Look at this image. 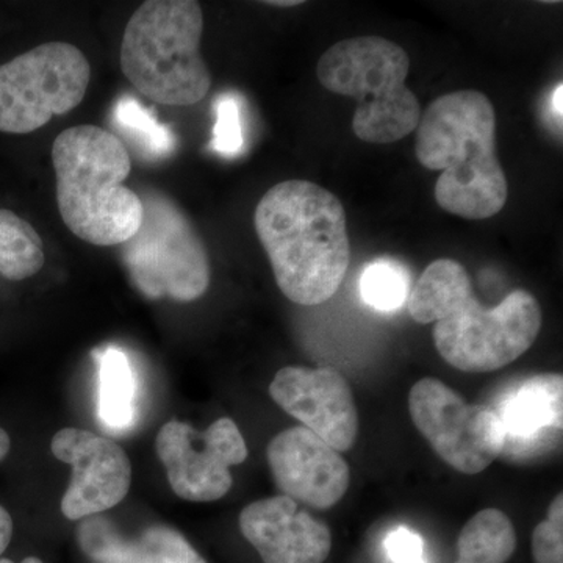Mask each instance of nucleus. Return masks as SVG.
<instances>
[{
    "instance_id": "nucleus-1",
    "label": "nucleus",
    "mask_w": 563,
    "mask_h": 563,
    "mask_svg": "<svg viewBox=\"0 0 563 563\" xmlns=\"http://www.w3.org/2000/svg\"><path fill=\"white\" fill-rule=\"evenodd\" d=\"M418 324H432L444 362L465 373H490L531 350L542 331V307L532 292L514 290L485 309L465 266L439 258L422 272L407 299Z\"/></svg>"
},
{
    "instance_id": "nucleus-2",
    "label": "nucleus",
    "mask_w": 563,
    "mask_h": 563,
    "mask_svg": "<svg viewBox=\"0 0 563 563\" xmlns=\"http://www.w3.org/2000/svg\"><path fill=\"white\" fill-rule=\"evenodd\" d=\"M255 232L277 287L299 306L329 301L351 262L346 211L333 192L309 180H285L255 207Z\"/></svg>"
},
{
    "instance_id": "nucleus-3",
    "label": "nucleus",
    "mask_w": 563,
    "mask_h": 563,
    "mask_svg": "<svg viewBox=\"0 0 563 563\" xmlns=\"http://www.w3.org/2000/svg\"><path fill=\"white\" fill-rule=\"evenodd\" d=\"M415 154L431 172H442L435 201L465 220H488L509 196L506 173L496 155V113L481 91L440 96L421 114Z\"/></svg>"
},
{
    "instance_id": "nucleus-4",
    "label": "nucleus",
    "mask_w": 563,
    "mask_h": 563,
    "mask_svg": "<svg viewBox=\"0 0 563 563\" xmlns=\"http://www.w3.org/2000/svg\"><path fill=\"white\" fill-rule=\"evenodd\" d=\"M57 202L70 232L95 246H121L139 231L143 203L125 187L132 161L114 133L76 125L52 144Z\"/></svg>"
},
{
    "instance_id": "nucleus-5",
    "label": "nucleus",
    "mask_w": 563,
    "mask_h": 563,
    "mask_svg": "<svg viewBox=\"0 0 563 563\" xmlns=\"http://www.w3.org/2000/svg\"><path fill=\"white\" fill-rule=\"evenodd\" d=\"M203 13L192 0L144 2L125 27L121 68L151 101L168 107L201 102L211 87L201 55Z\"/></svg>"
},
{
    "instance_id": "nucleus-6",
    "label": "nucleus",
    "mask_w": 563,
    "mask_h": 563,
    "mask_svg": "<svg viewBox=\"0 0 563 563\" xmlns=\"http://www.w3.org/2000/svg\"><path fill=\"white\" fill-rule=\"evenodd\" d=\"M410 58L399 44L358 36L333 44L318 62L325 90L357 101L352 131L358 140L390 144L417 131L420 102L407 88Z\"/></svg>"
},
{
    "instance_id": "nucleus-7",
    "label": "nucleus",
    "mask_w": 563,
    "mask_h": 563,
    "mask_svg": "<svg viewBox=\"0 0 563 563\" xmlns=\"http://www.w3.org/2000/svg\"><path fill=\"white\" fill-rule=\"evenodd\" d=\"M143 220L121 244L122 262L135 287L150 299L191 302L209 290L210 261L190 218L158 190L139 195Z\"/></svg>"
},
{
    "instance_id": "nucleus-8",
    "label": "nucleus",
    "mask_w": 563,
    "mask_h": 563,
    "mask_svg": "<svg viewBox=\"0 0 563 563\" xmlns=\"http://www.w3.org/2000/svg\"><path fill=\"white\" fill-rule=\"evenodd\" d=\"M91 66L79 47L46 43L0 65V132L24 135L79 107Z\"/></svg>"
},
{
    "instance_id": "nucleus-9",
    "label": "nucleus",
    "mask_w": 563,
    "mask_h": 563,
    "mask_svg": "<svg viewBox=\"0 0 563 563\" xmlns=\"http://www.w3.org/2000/svg\"><path fill=\"white\" fill-rule=\"evenodd\" d=\"M415 428L455 472L477 474L501 457L504 435L487 406L466 404L442 380L424 377L409 393Z\"/></svg>"
},
{
    "instance_id": "nucleus-10",
    "label": "nucleus",
    "mask_w": 563,
    "mask_h": 563,
    "mask_svg": "<svg viewBox=\"0 0 563 563\" xmlns=\"http://www.w3.org/2000/svg\"><path fill=\"white\" fill-rule=\"evenodd\" d=\"M158 459L174 493L185 501H218L232 487V466L247 459L243 433L231 418H220L207 431L169 421L155 440Z\"/></svg>"
},
{
    "instance_id": "nucleus-11",
    "label": "nucleus",
    "mask_w": 563,
    "mask_h": 563,
    "mask_svg": "<svg viewBox=\"0 0 563 563\" xmlns=\"http://www.w3.org/2000/svg\"><path fill=\"white\" fill-rule=\"evenodd\" d=\"M52 454L73 466L62 512L84 520L118 506L131 490L132 466L120 444L84 429L66 428L52 439Z\"/></svg>"
},
{
    "instance_id": "nucleus-12",
    "label": "nucleus",
    "mask_w": 563,
    "mask_h": 563,
    "mask_svg": "<svg viewBox=\"0 0 563 563\" xmlns=\"http://www.w3.org/2000/svg\"><path fill=\"white\" fill-rule=\"evenodd\" d=\"M269 396L336 453L354 446L357 406L350 384L336 369L285 366L269 384Z\"/></svg>"
},
{
    "instance_id": "nucleus-13",
    "label": "nucleus",
    "mask_w": 563,
    "mask_h": 563,
    "mask_svg": "<svg viewBox=\"0 0 563 563\" xmlns=\"http://www.w3.org/2000/svg\"><path fill=\"white\" fill-rule=\"evenodd\" d=\"M501 424V457L532 462L553 453L563 431V377L536 374L506 388L490 407Z\"/></svg>"
},
{
    "instance_id": "nucleus-14",
    "label": "nucleus",
    "mask_w": 563,
    "mask_h": 563,
    "mask_svg": "<svg viewBox=\"0 0 563 563\" xmlns=\"http://www.w3.org/2000/svg\"><path fill=\"white\" fill-rule=\"evenodd\" d=\"M266 455L277 488L292 501L328 510L350 488V465L342 454L302 426L277 433Z\"/></svg>"
},
{
    "instance_id": "nucleus-15",
    "label": "nucleus",
    "mask_w": 563,
    "mask_h": 563,
    "mask_svg": "<svg viewBox=\"0 0 563 563\" xmlns=\"http://www.w3.org/2000/svg\"><path fill=\"white\" fill-rule=\"evenodd\" d=\"M240 531L265 563H324L332 550L328 525L284 495L244 507Z\"/></svg>"
},
{
    "instance_id": "nucleus-16",
    "label": "nucleus",
    "mask_w": 563,
    "mask_h": 563,
    "mask_svg": "<svg viewBox=\"0 0 563 563\" xmlns=\"http://www.w3.org/2000/svg\"><path fill=\"white\" fill-rule=\"evenodd\" d=\"M99 415L111 431H128L136 418L139 384L131 361L124 351L109 346L98 355Z\"/></svg>"
},
{
    "instance_id": "nucleus-17",
    "label": "nucleus",
    "mask_w": 563,
    "mask_h": 563,
    "mask_svg": "<svg viewBox=\"0 0 563 563\" xmlns=\"http://www.w3.org/2000/svg\"><path fill=\"white\" fill-rule=\"evenodd\" d=\"M517 550V531L503 510L484 509L463 526L454 563H507Z\"/></svg>"
},
{
    "instance_id": "nucleus-18",
    "label": "nucleus",
    "mask_w": 563,
    "mask_h": 563,
    "mask_svg": "<svg viewBox=\"0 0 563 563\" xmlns=\"http://www.w3.org/2000/svg\"><path fill=\"white\" fill-rule=\"evenodd\" d=\"M98 563H207L180 532L152 526L133 540L121 539Z\"/></svg>"
},
{
    "instance_id": "nucleus-19",
    "label": "nucleus",
    "mask_w": 563,
    "mask_h": 563,
    "mask_svg": "<svg viewBox=\"0 0 563 563\" xmlns=\"http://www.w3.org/2000/svg\"><path fill=\"white\" fill-rule=\"evenodd\" d=\"M43 265L38 232L13 211L0 209V274L9 280H25L40 273Z\"/></svg>"
},
{
    "instance_id": "nucleus-20",
    "label": "nucleus",
    "mask_w": 563,
    "mask_h": 563,
    "mask_svg": "<svg viewBox=\"0 0 563 563\" xmlns=\"http://www.w3.org/2000/svg\"><path fill=\"white\" fill-rule=\"evenodd\" d=\"M114 125L135 141L144 155L165 158L176 147V139L166 125L161 124L152 111L140 106L131 96H122L114 106Z\"/></svg>"
},
{
    "instance_id": "nucleus-21",
    "label": "nucleus",
    "mask_w": 563,
    "mask_h": 563,
    "mask_svg": "<svg viewBox=\"0 0 563 563\" xmlns=\"http://www.w3.org/2000/svg\"><path fill=\"white\" fill-rule=\"evenodd\" d=\"M412 290L410 273L402 263L379 258L366 265L361 277L363 301L380 312L401 309Z\"/></svg>"
},
{
    "instance_id": "nucleus-22",
    "label": "nucleus",
    "mask_w": 563,
    "mask_h": 563,
    "mask_svg": "<svg viewBox=\"0 0 563 563\" xmlns=\"http://www.w3.org/2000/svg\"><path fill=\"white\" fill-rule=\"evenodd\" d=\"M214 110H217V124L213 129L211 147L225 157H235L244 146L239 99L232 92H224L218 101H214Z\"/></svg>"
},
{
    "instance_id": "nucleus-23",
    "label": "nucleus",
    "mask_w": 563,
    "mask_h": 563,
    "mask_svg": "<svg viewBox=\"0 0 563 563\" xmlns=\"http://www.w3.org/2000/svg\"><path fill=\"white\" fill-rule=\"evenodd\" d=\"M532 555L536 563H563V496L559 493L548 507L547 520L540 521L532 533Z\"/></svg>"
},
{
    "instance_id": "nucleus-24",
    "label": "nucleus",
    "mask_w": 563,
    "mask_h": 563,
    "mask_svg": "<svg viewBox=\"0 0 563 563\" xmlns=\"http://www.w3.org/2000/svg\"><path fill=\"white\" fill-rule=\"evenodd\" d=\"M384 544L391 563H428L424 561V542L412 529L396 528L388 533Z\"/></svg>"
},
{
    "instance_id": "nucleus-25",
    "label": "nucleus",
    "mask_w": 563,
    "mask_h": 563,
    "mask_svg": "<svg viewBox=\"0 0 563 563\" xmlns=\"http://www.w3.org/2000/svg\"><path fill=\"white\" fill-rule=\"evenodd\" d=\"M13 537V520L10 514L0 506V555L5 553Z\"/></svg>"
},
{
    "instance_id": "nucleus-26",
    "label": "nucleus",
    "mask_w": 563,
    "mask_h": 563,
    "mask_svg": "<svg viewBox=\"0 0 563 563\" xmlns=\"http://www.w3.org/2000/svg\"><path fill=\"white\" fill-rule=\"evenodd\" d=\"M11 442L9 433L3 431L2 428H0V462L3 461V459L7 457V454L10 453Z\"/></svg>"
},
{
    "instance_id": "nucleus-27",
    "label": "nucleus",
    "mask_w": 563,
    "mask_h": 563,
    "mask_svg": "<svg viewBox=\"0 0 563 563\" xmlns=\"http://www.w3.org/2000/svg\"><path fill=\"white\" fill-rule=\"evenodd\" d=\"M562 90H563V85L561 84V85H559L558 90H555L554 98H553L554 114H555V117H559V121H561V122H562V113H563V109H562V98H563Z\"/></svg>"
},
{
    "instance_id": "nucleus-28",
    "label": "nucleus",
    "mask_w": 563,
    "mask_h": 563,
    "mask_svg": "<svg viewBox=\"0 0 563 563\" xmlns=\"http://www.w3.org/2000/svg\"><path fill=\"white\" fill-rule=\"evenodd\" d=\"M266 5L272 7H284V9H288V7L301 5V0H269V2H265Z\"/></svg>"
},
{
    "instance_id": "nucleus-29",
    "label": "nucleus",
    "mask_w": 563,
    "mask_h": 563,
    "mask_svg": "<svg viewBox=\"0 0 563 563\" xmlns=\"http://www.w3.org/2000/svg\"><path fill=\"white\" fill-rule=\"evenodd\" d=\"M0 563H14L10 559H0ZM21 563H43L38 558H25Z\"/></svg>"
}]
</instances>
